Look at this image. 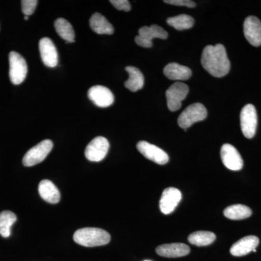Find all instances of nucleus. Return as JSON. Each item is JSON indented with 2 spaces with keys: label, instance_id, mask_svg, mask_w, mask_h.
I'll use <instances>...</instances> for the list:
<instances>
[{
  "label": "nucleus",
  "instance_id": "f8f14e48",
  "mask_svg": "<svg viewBox=\"0 0 261 261\" xmlns=\"http://www.w3.org/2000/svg\"><path fill=\"white\" fill-rule=\"evenodd\" d=\"M181 192L174 187H168L163 191L160 200V209L163 214H171L181 200Z\"/></svg>",
  "mask_w": 261,
  "mask_h": 261
},
{
  "label": "nucleus",
  "instance_id": "a878e982",
  "mask_svg": "<svg viewBox=\"0 0 261 261\" xmlns=\"http://www.w3.org/2000/svg\"><path fill=\"white\" fill-rule=\"evenodd\" d=\"M167 23L176 30H186L192 28L195 20L190 15L181 14L168 18Z\"/></svg>",
  "mask_w": 261,
  "mask_h": 261
},
{
  "label": "nucleus",
  "instance_id": "f03ea898",
  "mask_svg": "<svg viewBox=\"0 0 261 261\" xmlns=\"http://www.w3.org/2000/svg\"><path fill=\"white\" fill-rule=\"evenodd\" d=\"M75 243L87 247L102 246L111 241V235L106 230L87 227L77 230L73 234Z\"/></svg>",
  "mask_w": 261,
  "mask_h": 261
},
{
  "label": "nucleus",
  "instance_id": "393cba45",
  "mask_svg": "<svg viewBox=\"0 0 261 261\" xmlns=\"http://www.w3.org/2000/svg\"><path fill=\"white\" fill-rule=\"evenodd\" d=\"M17 216L14 213L5 211L0 213V234L3 238H9L11 234V227L16 222Z\"/></svg>",
  "mask_w": 261,
  "mask_h": 261
},
{
  "label": "nucleus",
  "instance_id": "2eb2a0df",
  "mask_svg": "<svg viewBox=\"0 0 261 261\" xmlns=\"http://www.w3.org/2000/svg\"><path fill=\"white\" fill-rule=\"evenodd\" d=\"M39 51L42 62L49 68H55L58 64V54L56 45L50 39L44 37L39 41Z\"/></svg>",
  "mask_w": 261,
  "mask_h": 261
},
{
  "label": "nucleus",
  "instance_id": "6ab92c4d",
  "mask_svg": "<svg viewBox=\"0 0 261 261\" xmlns=\"http://www.w3.org/2000/svg\"><path fill=\"white\" fill-rule=\"evenodd\" d=\"M39 193L43 200L56 204L61 200V193L56 185L49 180H42L39 185Z\"/></svg>",
  "mask_w": 261,
  "mask_h": 261
},
{
  "label": "nucleus",
  "instance_id": "2f4dec72",
  "mask_svg": "<svg viewBox=\"0 0 261 261\" xmlns=\"http://www.w3.org/2000/svg\"><path fill=\"white\" fill-rule=\"evenodd\" d=\"M145 261H151V260H145Z\"/></svg>",
  "mask_w": 261,
  "mask_h": 261
},
{
  "label": "nucleus",
  "instance_id": "a211bd4d",
  "mask_svg": "<svg viewBox=\"0 0 261 261\" xmlns=\"http://www.w3.org/2000/svg\"><path fill=\"white\" fill-rule=\"evenodd\" d=\"M163 73L168 79L174 81L188 80L192 75L190 68L176 63H168L163 69Z\"/></svg>",
  "mask_w": 261,
  "mask_h": 261
},
{
  "label": "nucleus",
  "instance_id": "bb28decb",
  "mask_svg": "<svg viewBox=\"0 0 261 261\" xmlns=\"http://www.w3.org/2000/svg\"><path fill=\"white\" fill-rule=\"evenodd\" d=\"M37 0H23L21 1L22 12L23 14L29 16L35 11L37 6Z\"/></svg>",
  "mask_w": 261,
  "mask_h": 261
},
{
  "label": "nucleus",
  "instance_id": "7ed1b4c3",
  "mask_svg": "<svg viewBox=\"0 0 261 261\" xmlns=\"http://www.w3.org/2000/svg\"><path fill=\"white\" fill-rule=\"evenodd\" d=\"M207 116V111L203 105L194 103L188 106L178 117V126L184 129H187L194 123L204 121Z\"/></svg>",
  "mask_w": 261,
  "mask_h": 261
},
{
  "label": "nucleus",
  "instance_id": "423d86ee",
  "mask_svg": "<svg viewBox=\"0 0 261 261\" xmlns=\"http://www.w3.org/2000/svg\"><path fill=\"white\" fill-rule=\"evenodd\" d=\"M168 36V32L159 25L143 27L139 30V35L135 37V42L140 47L150 48L152 47V39H166Z\"/></svg>",
  "mask_w": 261,
  "mask_h": 261
},
{
  "label": "nucleus",
  "instance_id": "6e6552de",
  "mask_svg": "<svg viewBox=\"0 0 261 261\" xmlns=\"http://www.w3.org/2000/svg\"><path fill=\"white\" fill-rule=\"evenodd\" d=\"M189 87L187 84L176 82L166 91V99L168 109L172 112L177 111L181 107V102L187 97Z\"/></svg>",
  "mask_w": 261,
  "mask_h": 261
},
{
  "label": "nucleus",
  "instance_id": "412c9836",
  "mask_svg": "<svg viewBox=\"0 0 261 261\" xmlns=\"http://www.w3.org/2000/svg\"><path fill=\"white\" fill-rule=\"evenodd\" d=\"M126 70L129 75V78L125 82V87L134 92L142 89L145 84V78L142 72L134 66L126 67Z\"/></svg>",
  "mask_w": 261,
  "mask_h": 261
},
{
  "label": "nucleus",
  "instance_id": "39448f33",
  "mask_svg": "<svg viewBox=\"0 0 261 261\" xmlns=\"http://www.w3.org/2000/svg\"><path fill=\"white\" fill-rule=\"evenodd\" d=\"M53 147V143L51 140H43L25 153L23 159V164L27 167H31L42 163L47 157Z\"/></svg>",
  "mask_w": 261,
  "mask_h": 261
},
{
  "label": "nucleus",
  "instance_id": "1a4fd4ad",
  "mask_svg": "<svg viewBox=\"0 0 261 261\" xmlns=\"http://www.w3.org/2000/svg\"><path fill=\"white\" fill-rule=\"evenodd\" d=\"M110 144L107 139L103 137H97L93 139L85 149V157L89 161L99 162L107 155Z\"/></svg>",
  "mask_w": 261,
  "mask_h": 261
},
{
  "label": "nucleus",
  "instance_id": "4be33fe9",
  "mask_svg": "<svg viewBox=\"0 0 261 261\" xmlns=\"http://www.w3.org/2000/svg\"><path fill=\"white\" fill-rule=\"evenodd\" d=\"M55 29L62 39L68 43L75 42V32L71 24L64 18H58L55 21Z\"/></svg>",
  "mask_w": 261,
  "mask_h": 261
},
{
  "label": "nucleus",
  "instance_id": "5701e85b",
  "mask_svg": "<svg viewBox=\"0 0 261 261\" xmlns=\"http://www.w3.org/2000/svg\"><path fill=\"white\" fill-rule=\"evenodd\" d=\"M224 215L228 219L243 220L251 216L252 210L246 205L238 204L226 207L224 211Z\"/></svg>",
  "mask_w": 261,
  "mask_h": 261
},
{
  "label": "nucleus",
  "instance_id": "20e7f679",
  "mask_svg": "<svg viewBox=\"0 0 261 261\" xmlns=\"http://www.w3.org/2000/svg\"><path fill=\"white\" fill-rule=\"evenodd\" d=\"M10 79L12 83L18 85L23 83L28 73L27 62L16 51H11L9 54Z\"/></svg>",
  "mask_w": 261,
  "mask_h": 261
},
{
  "label": "nucleus",
  "instance_id": "aec40b11",
  "mask_svg": "<svg viewBox=\"0 0 261 261\" xmlns=\"http://www.w3.org/2000/svg\"><path fill=\"white\" fill-rule=\"evenodd\" d=\"M89 25L93 32L98 34H108L111 35L114 33L112 24L100 13H96L89 19Z\"/></svg>",
  "mask_w": 261,
  "mask_h": 261
},
{
  "label": "nucleus",
  "instance_id": "c85d7f7f",
  "mask_svg": "<svg viewBox=\"0 0 261 261\" xmlns=\"http://www.w3.org/2000/svg\"><path fill=\"white\" fill-rule=\"evenodd\" d=\"M164 3L168 4L177 5V6H185L187 8H193L196 6L195 2L191 0H165Z\"/></svg>",
  "mask_w": 261,
  "mask_h": 261
},
{
  "label": "nucleus",
  "instance_id": "cd10ccee",
  "mask_svg": "<svg viewBox=\"0 0 261 261\" xmlns=\"http://www.w3.org/2000/svg\"><path fill=\"white\" fill-rule=\"evenodd\" d=\"M111 3L118 10L128 12L130 10V3L127 0H111Z\"/></svg>",
  "mask_w": 261,
  "mask_h": 261
},
{
  "label": "nucleus",
  "instance_id": "c756f323",
  "mask_svg": "<svg viewBox=\"0 0 261 261\" xmlns=\"http://www.w3.org/2000/svg\"><path fill=\"white\" fill-rule=\"evenodd\" d=\"M24 19H25V20H29V16H27V15H25V17H24Z\"/></svg>",
  "mask_w": 261,
  "mask_h": 261
},
{
  "label": "nucleus",
  "instance_id": "f257e3e1",
  "mask_svg": "<svg viewBox=\"0 0 261 261\" xmlns=\"http://www.w3.org/2000/svg\"><path fill=\"white\" fill-rule=\"evenodd\" d=\"M201 63L205 70L216 78H221L227 75L231 67L226 49L221 44L208 45L204 48Z\"/></svg>",
  "mask_w": 261,
  "mask_h": 261
},
{
  "label": "nucleus",
  "instance_id": "dca6fc26",
  "mask_svg": "<svg viewBox=\"0 0 261 261\" xmlns=\"http://www.w3.org/2000/svg\"><path fill=\"white\" fill-rule=\"evenodd\" d=\"M258 245L259 239L253 235H250L241 239L233 244L230 249V252L233 256H244L256 249Z\"/></svg>",
  "mask_w": 261,
  "mask_h": 261
},
{
  "label": "nucleus",
  "instance_id": "ddd939ff",
  "mask_svg": "<svg viewBox=\"0 0 261 261\" xmlns=\"http://www.w3.org/2000/svg\"><path fill=\"white\" fill-rule=\"evenodd\" d=\"M89 99L99 108H107L114 102V96L109 89L97 85L91 87L88 91Z\"/></svg>",
  "mask_w": 261,
  "mask_h": 261
},
{
  "label": "nucleus",
  "instance_id": "b1692460",
  "mask_svg": "<svg viewBox=\"0 0 261 261\" xmlns=\"http://www.w3.org/2000/svg\"><path fill=\"white\" fill-rule=\"evenodd\" d=\"M216 239V234L211 231H199L191 233L188 237V241L196 246L203 247L211 245Z\"/></svg>",
  "mask_w": 261,
  "mask_h": 261
},
{
  "label": "nucleus",
  "instance_id": "f3484780",
  "mask_svg": "<svg viewBox=\"0 0 261 261\" xmlns=\"http://www.w3.org/2000/svg\"><path fill=\"white\" fill-rule=\"evenodd\" d=\"M158 255L165 257L186 256L190 252V247L183 243L165 244L155 250Z\"/></svg>",
  "mask_w": 261,
  "mask_h": 261
},
{
  "label": "nucleus",
  "instance_id": "4468645a",
  "mask_svg": "<svg viewBox=\"0 0 261 261\" xmlns=\"http://www.w3.org/2000/svg\"><path fill=\"white\" fill-rule=\"evenodd\" d=\"M244 34L251 45H261V22L257 17L249 16L244 22Z\"/></svg>",
  "mask_w": 261,
  "mask_h": 261
},
{
  "label": "nucleus",
  "instance_id": "9d476101",
  "mask_svg": "<svg viewBox=\"0 0 261 261\" xmlns=\"http://www.w3.org/2000/svg\"><path fill=\"white\" fill-rule=\"evenodd\" d=\"M137 149L142 155L149 161L159 165L166 164L169 161L168 154L157 146L152 145L145 141H140L137 143Z\"/></svg>",
  "mask_w": 261,
  "mask_h": 261
},
{
  "label": "nucleus",
  "instance_id": "7c9ffc66",
  "mask_svg": "<svg viewBox=\"0 0 261 261\" xmlns=\"http://www.w3.org/2000/svg\"><path fill=\"white\" fill-rule=\"evenodd\" d=\"M257 250L256 249H255V250H252V252H256Z\"/></svg>",
  "mask_w": 261,
  "mask_h": 261
},
{
  "label": "nucleus",
  "instance_id": "9b49d317",
  "mask_svg": "<svg viewBox=\"0 0 261 261\" xmlns=\"http://www.w3.org/2000/svg\"><path fill=\"white\" fill-rule=\"evenodd\" d=\"M221 158L222 162L228 169L238 171L243 167V160L238 149L229 144L221 147Z\"/></svg>",
  "mask_w": 261,
  "mask_h": 261
},
{
  "label": "nucleus",
  "instance_id": "0eeeda50",
  "mask_svg": "<svg viewBox=\"0 0 261 261\" xmlns=\"http://www.w3.org/2000/svg\"><path fill=\"white\" fill-rule=\"evenodd\" d=\"M240 124L244 136L251 139L255 135L257 124V116L255 106L247 105L240 113Z\"/></svg>",
  "mask_w": 261,
  "mask_h": 261
}]
</instances>
